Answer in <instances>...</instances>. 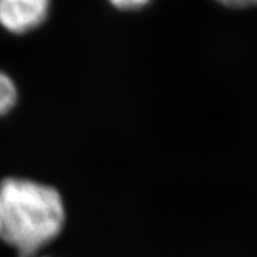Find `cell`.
Returning <instances> with one entry per match:
<instances>
[{"mask_svg":"<svg viewBox=\"0 0 257 257\" xmlns=\"http://www.w3.org/2000/svg\"><path fill=\"white\" fill-rule=\"evenodd\" d=\"M65 212L60 193L21 178L0 183L2 239L21 257H32L60 234Z\"/></svg>","mask_w":257,"mask_h":257,"instance_id":"cell-1","label":"cell"},{"mask_svg":"<svg viewBox=\"0 0 257 257\" xmlns=\"http://www.w3.org/2000/svg\"><path fill=\"white\" fill-rule=\"evenodd\" d=\"M50 0H0V25L23 34L42 25L47 19Z\"/></svg>","mask_w":257,"mask_h":257,"instance_id":"cell-2","label":"cell"},{"mask_svg":"<svg viewBox=\"0 0 257 257\" xmlns=\"http://www.w3.org/2000/svg\"><path fill=\"white\" fill-rule=\"evenodd\" d=\"M17 101L16 86L10 76L0 72V115L10 112Z\"/></svg>","mask_w":257,"mask_h":257,"instance_id":"cell-3","label":"cell"},{"mask_svg":"<svg viewBox=\"0 0 257 257\" xmlns=\"http://www.w3.org/2000/svg\"><path fill=\"white\" fill-rule=\"evenodd\" d=\"M111 4L115 6L119 10L123 11H132L143 8L144 6H147L150 0H110Z\"/></svg>","mask_w":257,"mask_h":257,"instance_id":"cell-4","label":"cell"},{"mask_svg":"<svg viewBox=\"0 0 257 257\" xmlns=\"http://www.w3.org/2000/svg\"><path fill=\"white\" fill-rule=\"evenodd\" d=\"M219 3L234 8H247V7L257 6V0H217Z\"/></svg>","mask_w":257,"mask_h":257,"instance_id":"cell-5","label":"cell"},{"mask_svg":"<svg viewBox=\"0 0 257 257\" xmlns=\"http://www.w3.org/2000/svg\"><path fill=\"white\" fill-rule=\"evenodd\" d=\"M0 238H2V223H0Z\"/></svg>","mask_w":257,"mask_h":257,"instance_id":"cell-6","label":"cell"}]
</instances>
